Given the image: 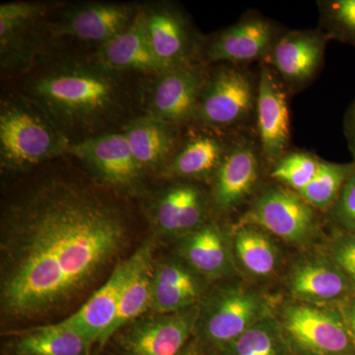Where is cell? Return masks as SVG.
Listing matches in <instances>:
<instances>
[{
    "label": "cell",
    "mask_w": 355,
    "mask_h": 355,
    "mask_svg": "<svg viewBox=\"0 0 355 355\" xmlns=\"http://www.w3.org/2000/svg\"><path fill=\"white\" fill-rule=\"evenodd\" d=\"M123 211L90 187L51 178L30 187L1 217L4 316L29 319L76 297L120 252Z\"/></svg>",
    "instance_id": "1"
},
{
    "label": "cell",
    "mask_w": 355,
    "mask_h": 355,
    "mask_svg": "<svg viewBox=\"0 0 355 355\" xmlns=\"http://www.w3.org/2000/svg\"><path fill=\"white\" fill-rule=\"evenodd\" d=\"M49 55L21 81V93L38 103L70 144L121 130L139 103V86L130 87L125 73L112 71L93 55Z\"/></svg>",
    "instance_id": "2"
},
{
    "label": "cell",
    "mask_w": 355,
    "mask_h": 355,
    "mask_svg": "<svg viewBox=\"0 0 355 355\" xmlns=\"http://www.w3.org/2000/svg\"><path fill=\"white\" fill-rule=\"evenodd\" d=\"M70 141L43 108L20 91L0 102V167L21 173L67 154Z\"/></svg>",
    "instance_id": "3"
},
{
    "label": "cell",
    "mask_w": 355,
    "mask_h": 355,
    "mask_svg": "<svg viewBox=\"0 0 355 355\" xmlns=\"http://www.w3.org/2000/svg\"><path fill=\"white\" fill-rule=\"evenodd\" d=\"M246 65L209 64L193 125L225 135L243 132L256 113L258 76Z\"/></svg>",
    "instance_id": "4"
},
{
    "label": "cell",
    "mask_w": 355,
    "mask_h": 355,
    "mask_svg": "<svg viewBox=\"0 0 355 355\" xmlns=\"http://www.w3.org/2000/svg\"><path fill=\"white\" fill-rule=\"evenodd\" d=\"M62 2L12 1L0 6L2 76H22L51 51L50 16Z\"/></svg>",
    "instance_id": "5"
},
{
    "label": "cell",
    "mask_w": 355,
    "mask_h": 355,
    "mask_svg": "<svg viewBox=\"0 0 355 355\" xmlns=\"http://www.w3.org/2000/svg\"><path fill=\"white\" fill-rule=\"evenodd\" d=\"M289 352L295 355H355V340L342 307L294 301L277 318Z\"/></svg>",
    "instance_id": "6"
},
{
    "label": "cell",
    "mask_w": 355,
    "mask_h": 355,
    "mask_svg": "<svg viewBox=\"0 0 355 355\" xmlns=\"http://www.w3.org/2000/svg\"><path fill=\"white\" fill-rule=\"evenodd\" d=\"M209 67L198 62L142 76L139 101L144 114L181 128L190 127Z\"/></svg>",
    "instance_id": "7"
},
{
    "label": "cell",
    "mask_w": 355,
    "mask_h": 355,
    "mask_svg": "<svg viewBox=\"0 0 355 355\" xmlns=\"http://www.w3.org/2000/svg\"><path fill=\"white\" fill-rule=\"evenodd\" d=\"M252 225L296 246L319 234L317 210L304 198L280 184H268L252 200L238 226Z\"/></svg>",
    "instance_id": "8"
},
{
    "label": "cell",
    "mask_w": 355,
    "mask_h": 355,
    "mask_svg": "<svg viewBox=\"0 0 355 355\" xmlns=\"http://www.w3.org/2000/svg\"><path fill=\"white\" fill-rule=\"evenodd\" d=\"M139 7L154 53L166 69L203 62L205 38L181 7L164 1Z\"/></svg>",
    "instance_id": "9"
},
{
    "label": "cell",
    "mask_w": 355,
    "mask_h": 355,
    "mask_svg": "<svg viewBox=\"0 0 355 355\" xmlns=\"http://www.w3.org/2000/svg\"><path fill=\"white\" fill-rule=\"evenodd\" d=\"M272 315L260 292L251 287L230 286L217 293L200 311L197 326L205 340L221 349Z\"/></svg>",
    "instance_id": "10"
},
{
    "label": "cell",
    "mask_w": 355,
    "mask_h": 355,
    "mask_svg": "<svg viewBox=\"0 0 355 355\" xmlns=\"http://www.w3.org/2000/svg\"><path fill=\"white\" fill-rule=\"evenodd\" d=\"M139 6L114 2H80L62 4L51 19L53 41L78 40L100 48L125 30L137 15Z\"/></svg>",
    "instance_id": "11"
},
{
    "label": "cell",
    "mask_w": 355,
    "mask_h": 355,
    "mask_svg": "<svg viewBox=\"0 0 355 355\" xmlns=\"http://www.w3.org/2000/svg\"><path fill=\"white\" fill-rule=\"evenodd\" d=\"M284 30L260 13L248 12L232 26L205 39L202 62L248 65L263 62Z\"/></svg>",
    "instance_id": "12"
},
{
    "label": "cell",
    "mask_w": 355,
    "mask_h": 355,
    "mask_svg": "<svg viewBox=\"0 0 355 355\" xmlns=\"http://www.w3.org/2000/svg\"><path fill=\"white\" fill-rule=\"evenodd\" d=\"M67 154L78 159L103 183L128 193L140 188L144 172L121 130L74 142Z\"/></svg>",
    "instance_id": "13"
},
{
    "label": "cell",
    "mask_w": 355,
    "mask_h": 355,
    "mask_svg": "<svg viewBox=\"0 0 355 355\" xmlns=\"http://www.w3.org/2000/svg\"><path fill=\"white\" fill-rule=\"evenodd\" d=\"M330 41L319 28L284 31L261 64L275 72L287 91L301 90L321 71Z\"/></svg>",
    "instance_id": "14"
},
{
    "label": "cell",
    "mask_w": 355,
    "mask_h": 355,
    "mask_svg": "<svg viewBox=\"0 0 355 355\" xmlns=\"http://www.w3.org/2000/svg\"><path fill=\"white\" fill-rule=\"evenodd\" d=\"M263 160L259 142L243 132L235 135L212 180L210 197L217 211H233L253 195Z\"/></svg>",
    "instance_id": "15"
},
{
    "label": "cell",
    "mask_w": 355,
    "mask_h": 355,
    "mask_svg": "<svg viewBox=\"0 0 355 355\" xmlns=\"http://www.w3.org/2000/svg\"><path fill=\"white\" fill-rule=\"evenodd\" d=\"M150 253V245L146 244L128 260L119 263L110 279L88 299L87 302L62 323L78 331L87 340L90 347L93 343H101L116 316L128 282L141 261Z\"/></svg>",
    "instance_id": "16"
},
{
    "label": "cell",
    "mask_w": 355,
    "mask_h": 355,
    "mask_svg": "<svg viewBox=\"0 0 355 355\" xmlns=\"http://www.w3.org/2000/svg\"><path fill=\"white\" fill-rule=\"evenodd\" d=\"M286 91L275 72L261 62L254 116L261 155L270 166L288 153L291 144V113Z\"/></svg>",
    "instance_id": "17"
},
{
    "label": "cell",
    "mask_w": 355,
    "mask_h": 355,
    "mask_svg": "<svg viewBox=\"0 0 355 355\" xmlns=\"http://www.w3.org/2000/svg\"><path fill=\"white\" fill-rule=\"evenodd\" d=\"M292 297L314 305L345 302L355 296V284L330 257L310 254L299 259L287 277Z\"/></svg>",
    "instance_id": "18"
},
{
    "label": "cell",
    "mask_w": 355,
    "mask_h": 355,
    "mask_svg": "<svg viewBox=\"0 0 355 355\" xmlns=\"http://www.w3.org/2000/svg\"><path fill=\"white\" fill-rule=\"evenodd\" d=\"M183 133L180 146L164 174L186 181L214 180L235 135H225L191 125Z\"/></svg>",
    "instance_id": "19"
},
{
    "label": "cell",
    "mask_w": 355,
    "mask_h": 355,
    "mask_svg": "<svg viewBox=\"0 0 355 355\" xmlns=\"http://www.w3.org/2000/svg\"><path fill=\"white\" fill-rule=\"evenodd\" d=\"M211 197L196 182L169 184L154 202L153 214L159 230L166 234H188L207 224Z\"/></svg>",
    "instance_id": "20"
},
{
    "label": "cell",
    "mask_w": 355,
    "mask_h": 355,
    "mask_svg": "<svg viewBox=\"0 0 355 355\" xmlns=\"http://www.w3.org/2000/svg\"><path fill=\"white\" fill-rule=\"evenodd\" d=\"M200 311L190 307L135 327L123 336L125 355H178L197 327Z\"/></svg>",
    "instance_id": "21"
},
{
    "label": "cell",
    "mask_w": 355,
    "mask_h": 355,
    "mask_svg": "<svg viewBox=\"0 0 355 355\" xmlns=\"http://www.w3.org/2000/svg\"><path fill=\"white\" fill-rule=\"evenodd\" d=\"M93 57L107 69L119 73L148 76L166 70L154 53L139 6L132 22L98 48Z\"/></svg>",
    "instance_id": "22"
},
{
    "label": "cell",
    "mask_w": 355,
    "mask_h": 355,
    "mask_svg": "<svg viewBox=\"0 0 355 355\" xmlns=\"http://www.w3.org/2000/svg\"><path fill=\"white\" fill-rule=\"evenodd\" d=\"M183 130L147 114L137 116L121 128L144 173L164 171L180 146Z\"/></svg>",
    "instance_id": "23"
},
{
    "label": "cell",
    "mask_w": 355,
    "mask_h": 355,
    "mask_svg": "<svg viewBox=\"0 0 355 355\" xmlns=\"http://www.w3.org/2000/svg\"><path fill=\"white\" fill-rule=\"evenodd\" d=\"M227 237L217 224L207 223L184 236L180 251L189 265L209 277H220L233 270Z\"/></svg>",
    "instance_id": "24"
},
{
    "label": "cell",
    "mask_w": 355,
    "mask_h": 355,
    "mask_svg": "<svg viewBox=\"0 0 355 355\" xmlns=\"http://www.w3.org/2000/svg\"><path fill=\"white\" fill-rule=\"evenodd\" d=\"M202 287L197 277L178 263H165L154 272L153 307L162 314H172L193 307Z\"/></svg>",
    "instance_id": "25"
},
{
    "label": "cell",
    "mask_w": 355,
    "mask_h": 355,
    "mask_svg": "<svg viewBox=\"0 0 355 355\" xmlns=\"http://www.w3.org/2000/svg\"><path fill=\"white\" fill-rule=\"evenodd\" d=\"M13 349L17 355H84L90 345L78 331L60 322L18 336Z\"/></svg>",
    "instance_id": "26"
},
{
    "label": "cell",
    "mask_w": 355,
    "mask_h": 355,
    "mask_svg": "<svg viewBox=\"0 0 355 355\" xmlns=\"http://www.w3.org/2000/svg\"><path fill=\"white\" fill-rule=\"evenodd\" d=\"M233 241L236 257L249 275L265 279L277 272L279 248L265 230L252 225L238 226Z\"/></svg>",
    "instance_id": "27"
},
{
    "label": "cell",
    "mask_w": 355,
    "mask_h": 355,
    "mask_svg": "<svg viewBox=\"0 0 355 355\" xmlns=\"http://www.w3.org/2000/svg\"><path fill=\"white\" fill-rule=\"evenodd\" d=\"M153 282L154 270L150 253L141 261L128 282L116 316L100 345H104L121 327L139 317L149 306H153Z\"/></svg>",
    "instance_id": "28"
},
{
    "label": "cell",
    "mask_w": 355,
    "mask_h": 355,
    "mask_svg": "<svg viewBox=\"0 0 355 355\" xmlns=\"http://www.w3.org/2000/svg\"><path fill=\"white\" fill-rule=\"evenodd\" d=\"M223 355H291L277 318L259 322L221 349Z\"/></svg>",
    "instance_id": "29"
},
{
    "label": "cell",
    "mask_w": 355,
    "mask_h": 355,
    "mask_svg": "<svg viewBox=\"0 0 355 355\" xmlns=\"http://www.w3.org/2000/svg\"><path fill=\"white\" fill-rule=\"evenodd\" d=\"M354 171V161L335 163L322 160L316 176L309 186L299 193L317 211H329L335 205L343 187Z\"/></svg>",
    "instance_id": "30"
},
{
    "label": "cell",
    "mask_w": 355,
    "mask_h": 355,
    "mask_svg": "<svg viewBox=\"0 0 355 355\" xmlns=\"http://www.w3.org/2000/svg\"><path fill=\"white\" fill-rule=\"evenodd\" d=\"M321 163L308 151H288L270 166V176L275 183L300 193L316 176Z\"/></svg>",
    "instance_id": "31"
},
{
    "label": "cell",
    "mask_w": 355,
    "mask_h": 355,
    "mask_svg": "<svg viewBox=\"0 0 355 355\" xmlns=\"http://www.w3.org/2000/svg\"><path fill=\"white\" fill-rule=\"evenodd\" d=\"M319 29L331 41L355 48V0H320Z\"/></svg>",
    "instance_id": "32"
},
{
    "label": "cell",
    "mask_w": 355,
    "mask_h": 355,
    "mask_svg": "<svg viewBox=\"0 0 355 355\" xmlns=\"http://www.w3.org/2000/svg\"><path fill=\"white\" fill-rule=\"evenodd\" d=\"M328 212L342 231H355V171L343 187L340 197Z\"/></svg>",
    "instance_id": "33"
},
{
    "label": "cell",
    "mask_w": 355,
    "mask_h": 355,
    "mask_svg": "<svg viewBox=\"0 0 355 355\" xmlns=\"http://www.w3.org/2000/svg\"><path fill=\"white\" fill-rule=\"evenodd\" d=\"M334 241L330 258L355 284V231H342Z\"/></svg>",
    "instance_id": "34"
},
{
    "label": "cell",
    "mask_w": 355,
    "mask_h": 355,
    "mask_svg": "<svg viewBox=\"0 0 355 355\" xmlns=\"http://www.w3.org/2000/svg\"><path fill=\"white\" fill-rule=\"evenodd\" d=\"M343 133L352 153V161L355 162V99L345 112L343 118Z\"/></svg>",
    "instance_id": "35"
},
{
    "label": "cell",
    "mask_w": 355,
    "mask_h": 355,
    "mask_svg": "<svg viewBox=\"0 0 355 355\" xmlns=\"http://www.w3.org/2000/svg\"><path fill=\"white\" fill-rule=\"evenodd\" d=\"M340 307L355 340V296L342 303Z\"/></svg>",
    "instance_id": "36"
},
{
    "label": "cell",
    "mask_w": 355,
    "mask_h": 355,
    "mask_svg": "<svg viewBox=\"0 0 355 355\" xmlns=\"http://www.w3.org/2000/svg\"><path fill=\"white\" fill-rule=\"evenodd\" d=\"M182 355H193V352H191V350H188V352H184V354Z\"/></svg>",
    "instance_id": "37"
}]
</instances>
